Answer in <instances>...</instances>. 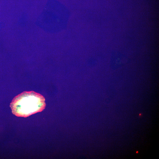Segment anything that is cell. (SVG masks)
Instances as JSON below:
<instances>
[{
	"mask_svg": "<svg viewBox=\"0 0 159 159\" xmlns=\"http://www.w3.org/2000/svg\"><path fill=\"white\" fill-rule=\"evenodd\" d=\"M45 107L44 97L33 91H24L19 94L10 104L13 114L25 117L42 111Z\"/></svg>",
	"mask_w": 159,
	"mask_h": 159,
	"instance_id": "6da1fadb",
	"label": "cell"
}]
</instances>
